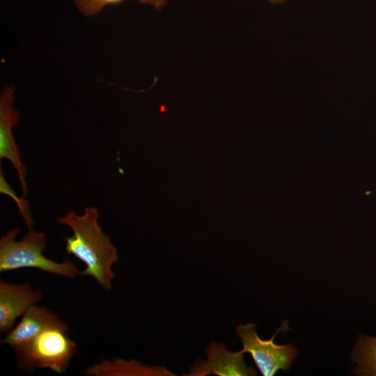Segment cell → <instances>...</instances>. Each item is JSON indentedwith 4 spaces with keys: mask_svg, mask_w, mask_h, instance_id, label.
<instances>
[{
    "mask_svg": "<svg viewBox=\"0 0 376 376\" xmlns=\"http://www.w3.org/2000/svg\"><path fill=\"white\" fill-rule=\"evenodd\" d=\"M68 329L64 324L42 331L27 345L15 352L17 367L29 373L37 368L65 373L77 350L76 343L66 334Z\"/></svg>",
    "mask_w": 376,
    "mask_h": 376,
    "instance_id": "3957f363",
    "label": "cell"
},
{
    "mask_svg": "<svg viewBox=\"0 0 376 376\" xmlns=\"http://www.w3.org/2000/svg\"><path fill=\"white\" fill-rule=\"evenodd\" d=\"M0 191L2 194L9 196L17 203L19 212L29 229H32L33 220L29 207V203L24 198H19L10 185L7 182L2 169H0Z\"/></svg>",
    "mask_w": 376,
    "mask_h": 376,
    "instance_id": "7c38bea8",
    "label": "cell"
},
{
    "mask_svg": "<svg viewBox=\"0 0 376 376\" xmlns=\"http://www.w3.org/2000/svg\"><path fill=\"white\" fill-rule=\"evenodd\" d=\"M13 90L10 86L5 88L0 98V159H7L12 164L17 173L22 195L26 196V169L13 133V128L19 118L13 106Z\"/></svg>",
    "mask_w": 376,
    "mask_h": 376,
    "instance_id": "5b68a950",
    "label": "cell"
},
{
    "mask_svg": "<svg viewBox=\"0 0 376 376\" xmlns=\"http://www.w3.org/2000/svg\"><path fill=\"white\" fill-rule=\"evenodd\" d=\"M84 373L89 376L159 375H164L162 368L146 366L136 361L113 358L85 368Z\"/></svg>",
    "mask_w": 376,
    "mask_h": 376,
    "instance_id": "9c48e42d",
    "label": "cell"
},
{
    "mask_svg": "<svg viewBox=\"0 0 376 376\" xmlns=\"http://www.w3.org/2000/svg\"><path fill=\"white\" fill-rule=\"evenodd\" d=\"M99 217L97 207H86L82 214L71 210L57 221L72 230V236L63 237L65 250L85 265L81 275L92 276L104 290L109 291L115 278L111 266L118 260V253L109 236L103 232Z\"/></svg>",
    "mask_w": 376,
    "mask_h": 376,
    "instance_id": "6da1fadb",
    "label": "cell"
},
{
    "mask_svg": "<svg viewBox=\"0 0 376 376\" xmlns=\"http://www.w3.org/2000/svg\"><path fill=\"white\" fill-rule=\"evenodd\" d=\"M206 360L198 359L189 368V376H205L217 375L219 376H253L256 375L253 367L246 366L244 353L229 351L220 343L212 342L205 349Z\"/></svg>",
    "mask_w": 376,
    "mask_h": 376,
    "instance_id": "8992f818",
    "label": "cell"
},
{
    "mask_svg": "<svg viewBox=\"0 0 376 376\" xmlns=\"http://www.w3.org/2000/svg\"><path fill=\"white\" fill-rule=\"evenodd\" d=\"M351 356L357 363L354 369L355 374L376 376V336L360 335Z\"/></svg>",
    "mask_w": 376,
    "mask_h": 376,
    "instance_id": "30bf717a",
    "label": "cell"
},
{
    "mask_svg": "<svg viewBox=\"0 0 376 376\" xmlns=\"http://www.w3.org/2000/svg\"><path fill=\"white\" fill-rule=\"evenodd\" d=\"M125 0H75L78 10L85 16L90 17L99 14L107 6L116 5ZM141 3L152 6L156 10L164 6L167 0H136Z\"/></svg>",
    "mask_w": 376,
    "mask_h": 376,
    "instance_id": "8fae6325",
    "label": "cell"
},
{
    "mask_svg": "<svg viewBox=\"0 0 376 376\" xmlns=\"http://www.w3.org/2000/svg\"><path fill=\"white\" fill-rule=\"evenodd\" d=\"M20 227L8 230L0 239V272L22 268H36L42 272L74 279L81 275L77 265L69 260L58 263L43 254L47 238L42 232L29 229L23 237L17 240Z\"/></svg>",
    "mask_w": 376,
    "mask_h": 376,
    "instance_id": "7a4b0ae2",
    "label": "cell"
},
{
    "mask_svg": "<svg viewBox=\"0 0 376 376\" xmlns=\"http://www.w3.org/2000/svg\"><path fill=\"white\" fill-rule=\"evenodd\" d=\"M285 1L286 0H269V1L272 4L281 3H283V2Z\"/></svg>",
    "mask_w": 376,
    "mask_h": 376,
    "instance_id": "4fadbf2b",
    "label": "cell"
},
{
    "mask_svg": "<svg viewBox=\"0 0 376 376\" xmlns=\"http://www.w3.org/2000/svg\"><path fill=\"white\" fill-rule=\"evenodd\" d=\"M42 297L40 290L28 283H12L0 281V331L8 334L15 320Z\"/></svg>",
    "mask_w": 376,
    "mask_h": 376,
    "instance_id": "52a82bcc",
    "label": "cell"
},
{
    "mask_svg": "<svg viewBox=\"0 0 376 376\" xmlns=\"http://www.w3.org/2000/svg\"><path fill=\"white\" fill-rule=\"evenodd\" d=\"M65 323L52 311L36 304L30 306L20 321L1 340L16 352L27 345L38 334L47 327Z\"/></svg>",
    "mask_w": 376,
    "mask_h": 376,
    "instance_id": "ba28073f",
    "label": "cell"
},
{
    "mask_svg": "<svg viewBox=\"0 0 376 376\" xmlns=\"http://www.w3.org/2000/svg\"><path fill=\"white\" fill-rule=\"evenodd\" d=\"M256 327V324L248 323L236 327V334L243 345L242 351L251 354L264 376H273L280 370H289L297 355V350L292 343L277 345L274 341L278 332L288 328L286 323H283L269 340L259 338Z\"/></svg>",
    "mask_w": 376,
    "mask_h": 376,
    "instance_id": "277c9868",
    "label": "cell"
}]
</instances>
